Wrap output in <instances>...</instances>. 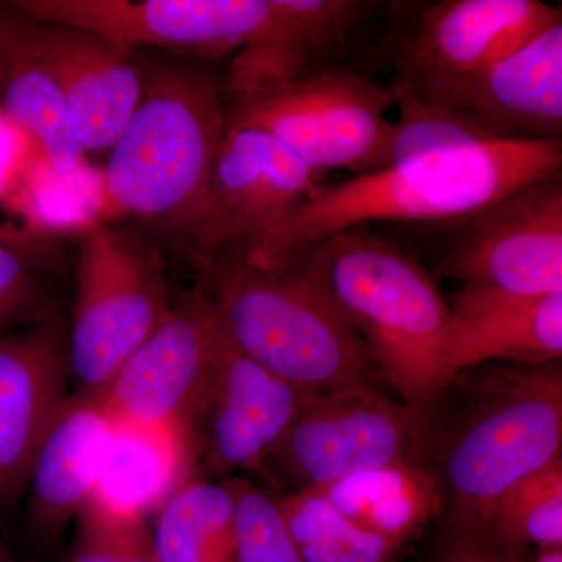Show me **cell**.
Returning <instances> with one entry per match:
<instances>
[{"mask_svg": "<svg viewBox=\"0 0 562 562\" xmlns=\"http://www.w3.org/2000/svg\"><path fill=\"white\" fill-rule=\"evenodd\" d=\"M225 98L209 72L190 65L143 70V95L111 147L106 203L168 236L202 272L221 251L211 179L224 139Z\"/></svg>", "mask_w": 562, "mask_h": 562, "instance_id": "cell-1", "label": "cell"}, {"mask_svg": "<svg viewBox=\"0 0 562 562\" xmlns=\"http://www.w3.org/2000/svg\"><path fill=\"white\" fill-rule=\"evenodd\" d=\"M562 372L557 362H487L458 372L428 422L425 462L443 492L441 527L487 532L514 483L561 460Z\"/></svg>", "mask_w": 562, "mask_h": 562, "instance_id": "cell-2", "label": "cell"}, {"mask_svg": "<svg viewBox=\"0 0 562 562\" xmlns=\"http://www.w3.org/2000/svg\"><path fill=\"white\" fill-rule=\"evenodd\" d=\"M283 258L308 273L364 344L383 382L428 424L454 379L449 302L430 273L364 227Z\"/></svg>", "mask_w": 562, "mask_h": 562, "instance_id": "cell-3", "label": "cell"}, {"mask_svg": "<svg viewBox=\"0 0 562 562\" xmlns=\"http://www.w3.org/2000/svg\"><path fill=\"white\" fill-rule=\"evenodd\" d=\"M561 140L486 138L327 184L273 236L268 265L369 222H462L506 195L561 173Z\"/></svg>", "mask_w": 562, "mask_h": 562, "instance_id": "cell-4", "label": "cell"}, {"mask_svg": "<svg viewBox=\"0 0 562 562\" xmlns=\"http://www.w3.org/2000/svg\"><path fill=\"white\" fill-rule=\"evenodd\" d=\"M199 284L232 342L286 382L314 394L382 391L364 344L297 262L255 265L224 250Z\"/></svg>", "mask_w": 562, "mask_h": 562, "instance_id": "cell-5", "label": "cell"}, {"mask_svg": "<svg viewBox=\"0 0 562 562\" xmlns=\"http://www.w3.org/2000/svg\"><path fill=\"white\" fill-rule=\"evenodd\" d=\"M392 106L390 87L333 65L305 79L227 99L225 128L271 133L316 171L364 176L390 161Z\"/></svg>", "mask_w": 562, "mask_h": 562, "instance_id": "cell-6", "label": "cell"}, {"mask_svg": "<svg viewBox=\"0 0 562 562\" xmlns=\"http://www.w3.org/2000/svg\"><path fill=\"white\" fill-rule=\"evenodd\" d=\"M171 308L165 262L154 243L106 224L88 228L79 244L68 344L77 395L98 397Z\"/></svg>", "mask_w": 562, "mask_h": 562, "instance_id": "cell-7", "label": "cell"}, {"mask_svg": "<svg viewBox=\"0 0 562 562\" xmlns=\"http://www.w3.org/2000/svg\"><path fill=\"white\" fill-rule=\"evenodd\" d=\"M428 424L375 387L322 392L268 464L291 491L321 490L397 461H425Z\"/></svg>", "mask_w": 562, "mask_h": 562, "instance_id": "cell-8", "label": "cell"}, {"mask_svg": "<svg viewBox=\"0 0 562 562\" xmlns=\"http://www.w3.org/2000/svg\"><path fill=\"white\" fill-rule=\"evenodd\" d=\"M217 336L220 322L198 283L92 401L111 422L194 432L209 395Z\"/></svg>", "mask_w": 562, "mask_h": 562, "instance_id": "cell-9", "label": "cell"}, {"mask_svg": "<svg viewBox=\"0 0 562 562\" xmlns=\"http://www.w3.org/2000/svg\"><path fill=\"white\" fill-rule=\"evenodd\" d=\"M462 286L519 295L562 291V177L532 183L462 221L438 268Z\"/></svg>", "mask_w": 562, "mask_h": 562, "instance_id": "cell-10", "label": "cell"}, {"mask_svg": "<svg viewBox=\"0 0 562 562\" xmlns=\"http://www.w3.org/2000/svg\"><path fill=\"white\" fill-rule=\"evenodd\" d=\"M31 20L83 29L132 50L149 46L221 58L251 43L272 0H18Z\"/></svg>", "mask_w": 562, "mask_h": 562, "instance_id": "cell-11", "label": "cell"}, {"mask_svg": "<svg viewBox=\"0 0 562 562\" xmlns=\"http://www.w3.org/2000/svg\"><path fill=\"white\" fill-rule=\"evenodd\" d=\"M314 395L243 353L220 324L209 395L194 430L199 461L220 476L265 469Z\"/></svg>", "mask_w": 562, "mask_h": 562, "instance_id": "cell-12", "label": "cell"}, {"mask_svg": "<svg viewBox=\"0 0 562 562\" xmlns=\"http://www.w3.org/2000/svg\"><path fill=\"white\" fill-rule=\"evenodd\" d=\"M286 144L258 128H225L211 179L214 217L225 247L238 243L255 258L288 221L325 187Z\"/></svg>", "mask_w": 562, "mask_h": 562, "instance_id": "cell-13", "label": "cell"}, {"mask_svg": "<svg viewBox=\"0 0 562 562\" xmlns=\"http://www.w3.org/2000/svg\"><path fill=\"white\" fill-rule=\"evenodd\" d=\"M412 92L494 138L561 140L562 20L483 72Z\"/></svg>", "mask_w": 562, "mask_h": 562, "instance_id": "cell-14", "label": "cell"}, {"mask_svg": "<svg viewBox=\"0 0 562 562\" xmlns=\"http://www.w3.org/2000/svg\"><path fill=\"white\" fill-rule=\"evenodd\" d=\"M560 20L561 9L539 0L436 3L403 41L394 81L422 90L475 76Z\"/></svg>", "mask_w": 562, "mask_h": 562, "instance_id": "cell-15", "label": "cell"}, {"mask_svg": "<svg viewBox=\"0 0 562 562\" xmlns=\"http://www.w3.org/2000/svg\"><path fill=\"white\" fill-rule=\"evenodd\" d=\"M68 346L54 322L0 335V514L27 487L41 442L68 398Z\"/></svg>", "mask_w": 562, "mask_h": 562, "instance_id": "cell-16", "label": "cell"}, {"mask_svg": "<svg viewBox=\"0 0 562 562\" xmlns=\"http://www.w3.org/2000/svg\"><path fill=\"white\" fill-rule=\"evenodd\" d=\"M33 41L61 92L85 154L111 150L143 95V70L133 65L132 50L55 22L33 21Z\"/></svg>", "mask_w": 562, "mask_h": 562, "instance_id": "cell-17", "label": "cell"}, {"mask_svg": "<svg viewBox=\"0 0 562 562\" xmlns=\"http://www.w3.org/2000/svg\"><path fill=\"white\" fill-rule=\"evenodd\" d=\"M454 375L487 362L542 366L562 357V291L519 295L462 286L449 299Z\"/></svg>", "mask_w": 562, "mask_h": 562, "instance_id": "cell-18", "label": "cell"}, {"mask_svg": "<svg viewBox=\"0 0 562 562\" xmlns=\"http://www.w3.org/2000/svg\"><path fill=\"white\" fill-rule=\"evenodd\" d=\"M194 432L166 425L113 422L94 494L81 512L128 525H149L162 505L194 479Z\"/></svg>", "mask_w": 562, "mask_h": 562, "instance_id": "cell-19", "label": "cell"}, {"mask_svg": "<svg viewBox=\"0 0 562 562\" xmlns=\"http://www.w3.org/2000/svg\"><path fill=\"white\" fill-rule=\"evenodd\" d=\"M113 422L92 398L68 397L41 442L27 487L29 524L35 538L55 543L90 502Z\"/></svg>", "mask_w": 562, "mask_h": 562, "instance_id": "cell-20", "label": "cell"}, {"mask_svg": "<svg viewBox=\"0 0 562 562\" xmlns=\"http://www.w3.org/2000/svg\"><path fill=\"white\" fill-rule=\"evenodd\" d=\"M366 7L347 0H272L271 21L232 61L227 99L330 68L328 58L347 43Z\"/></svg>", "mask_w": 562, "mask_h": 562, "instance_id": "cell-21", "label": "cell"}, {"mask_svg": "<svg viewBox=\"0 0 562 562\" xmlns=\"http://www.w3.org/2000/svg\"><path fill=\"white\" fill-rule=\"evenodd\" d=\"M0 120L31 133L61 173L80 168L85 150L60 90L36 55L33 21L0 3Z\"/></svg>", "mask_w": 562, "mask_h": 562, "instance_id": "cell-22", "label": "cell"}, {"mask_svg": "<svg viewBox=\"0 0 562 562\" xmlns=\"http://www.w3.org/2000/svg\"><path fill=\"white\" fill-rule=\"evenodd\" d=\"M317 491L353 522L406 546L443 512L441 482L425 461L391 462Z\"/></svg>", "mask_w": 562, "mask_h": 562, "instance_id": "cell-23", "label": "cell"}, {"mask_svg": "<svg viewBox=\"0 0 562 562\" xmlns=\"http://www.w3.org/2000/svg\"><path fill=\"white\" fill-rule=\"evenodd\" d=\"M235 513L228 482L190 480L155 516V557L160 562H233Z\"/></svg>", "mask_w": 562, "mask_h": 562, "instance_id": "cell-24", "label": "cell"}, {"mask_svg": "<svg viewBox=\"0 0 562 562\" xmlns=\"http://www.w3.org/2000/svg\"><path fill=\"white\" fill-rule=\"evenodd\" d=\"M277 501L303 562H397L408 547L353 522L321 491H290Z\"/></svg>", "mask_w": 562, "mask_h": 562, "instance_id": "cell-25", "label": "cell"}, {"mask_svg": "<svg viewBox=\"0 0 562 562\" xmlns=\"http://www.w3.org/2000/svg\"><path fill=\"white\" fill-rule=\"evenodd\" d=\"M486 531L517 557L527 558L530 549L562 547V460L503 492L492 506Z\"/></svg>", "mask_w": 562, "mask_h": 562, "instance_id": "cell-26", "label": "cell"}, {"mask_svg": "<svg viewBox=\"0 0 562 562\" xmlns=\"http://www.w3.org/2000/svg\"><path fill=\"white\" fill-rule=\"evenodd\" d=\"M227 482L236 506L233 562H303L281 516L277 495L247 480Z\"/></svg>", "mask_w": 562, "mask_h": 562, "instance_id": "cell-27", "label": "cell"}, {"mask_svg": "<svg viewBox=\"0 0 562 562\" xmlns=\"http://www.w3.org/2000/svg\"><path fill=\"white\" fill-rule=\"evenodd\" d=\"M79 535L65 562H160L146 527L103 522L80 514Z\"/></svg>", "mask_w": 562, "mask_h": 562, "instance_id": "cell-28", "label": "cell"}, {"mask_svg": "<svg viewBox=\"0 0 562 562\" xmlns=\"http://www.w3.org/2000/svg\"><path fill=\"white\" fill-rule=\"evenodd\" d=\"M44 292L31 254L0 239V335L41 316Z\"/></svg>", "mask_w": 562, "mask_h": 562, "instance_id": "cell-29", "label": "cell"}, {"mask_svg": "<svg viewBox=\"0 0 562 562\" xmlns=\"http://www.w3.org/2000/svg\"><path fill=\"white\" fill-rule=\"evenodd\" d=\"M502 549L487 532H473L439 525L430 562H528Z\"/></svg>", "mask_w": 562, "mask_h": 562, "instance_id": "cell-30", "label": "cell"}, {"mask_svg": "<svg viewBox=\"0 0 562 562\" xmlns=\"http://www.w3.org/2000/svg\"><path fill=\"white\" fill-rule=\"evenodd\" d=\"M528 562H562V547H549V549L535 550Z\"/></svg>", "mask_w": 562, "mask_h": 562, "instance_id": "cell-31", "label": "cell"}, {"mask_svg": "<svg viewBox=\"0 0 562 562\" xmlns=\"http://www.w3.org/2000/svg\"><path fill=\"white\" fill-rule=\"evenodd\" d=\"M0 562H16L9 547L2 541H0Z\"/></svg>", "mask_w": 562, "mask_h": 562, "instance_id": "cell-32", "label": "cell"}, {"mask_svg": "<svg viewBox=\"0 0 562 562\" xmlns=\"http://www.w3.org/2000/svg\"><path fill=\"white\" fill-rule=\"evenodd\" d=\"M0 239H2V241L13 244V246L20 247V249H22L24 251H27V250L24 249V247L21 246L20 243L14 241V239L10 238V236L5 235V233L0 232Z\"/></svg>", "mask_w": 562, "mask_h": 562, "instance_id": "cell-33", "label": "cell"}]
</instances>
